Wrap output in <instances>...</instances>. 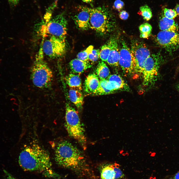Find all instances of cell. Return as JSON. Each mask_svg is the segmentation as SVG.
<instances>
[{
    "mask_svg": "<svg viewBox=\"0 0 179 179\" xmlns=\"http://www.w3.org/2000/svg\"><path fill=\"white\" fill-rule=\"evenodd\" d=\"M20 166L25 171L46 172L52 165L47 152L38 144L27 145L21 152L19 157Z\"/></svg>",
    "mask_w": 179,
    "mask_h": 179,
    "instance_id": "obj_1",
    "label": "cell"
},
{
    "mask_svg": "<svg viewBox=\"0 0 179 179\" xmlns=\"http://www.w3.org/2000/svg\"><path fill=\"white\" fill-rule=\"evenodd\" d=\"M54 159L59 166L77 171L82 169L85 162L82 152L66 140L62 141L57 144L55 151Z\"/></svg>",
    "mask_w": 179,
    "mask_h": 179,
    "instance_id": "obj_2",
    "label": "cell"
},
{
    "mask_svg": "<svg viewBox=\"0 0 179 179\" xmlns=\"http://www.w3.org/2000/svg\"><path fill=\"white\" fill-rule=\"evenodd\" d=\"M44 54L41 45L31 70V78L33 84L41 89L49 87L53 78L52 72L44 60Z\"/></svg>",
    "mask_w": 179,
    "mask_h": 179,
    "instance_id": "obj_3",
    "label": "cell"
},
{
    "mask_svg": "<svg viewBox=\"0 0 179 179\" xmlns=\"http://www.w3.org/2000/svg\"><path fill=\"white\" fill-rule=\"evenodd\" d=\"M90 28L100 35L109 32L114 25L113 18L108 8L104 6L90 8Z\"/></svg>",
    "mask_w": 179,
    "mask_h": 179,
    "instance_id": "obj_4",
    "label": "cell"
},
{
    "mask_svg": "<svg viewBox=\"0 0 179 179\" xmlns=\"http://www.w3.org/2000/svg\"><path fill=\"white\" fill-rule=\"evenodd\" d=\"M65 109V126L68 134L85 146L86 142L85 130L77 112L68 103L66 104Z\"/></svg>",
    "mask_w": 179,
    "mask_h": 179,
    "instance_id": "obj_5",
    "label": "cell"
},
{
    "mask_svg": "<svg viewBox=\"0 0 179 179\" xmlns=\"http://www.w3.org/2000/svg\"><path fill=\"white\" fill-rule=\"evenodd\" d=\"M67 22L63 13L48 18L40 27L39 32L43 37L55 36L65 40Z\"/></svg>",
    "mask_w": 179,
    "mask_h": 179,
    "instance_id": "obj_6",
    "label": "cell"
},
{
    "mask_svg": "<svg viewBox=\"0 0 179 179\" xmlns=\"http://www.w3.org/2000/svg\"><path fill=\"white\" fill-rule=\"evenodd\" d=\"M162 57L159 53L151 54L146 60L142 74L143 84L148 86L154 84L157 79L158 71L162 60Z\"/></svg>",
    "mask_w": 179,
    "mask_h": 179,
    "instance_id": "obj_7",
    "label": "cell"
},
{
    "mask_svg": "<svg viewBox=\"0 0 179 179\" xmlns=\"http://www.w3.org/2000/svg\"><path fill=\"white\" fill-rule=\"evenodd\" d=\"M130 48L133 58L134 73L142 74L145 61L151 54L150 50L143 42L137 40L132 41Z\"/></svg>",
    "mask_w": 179,
    "mask_h": 179,
    "instance_id": "obj_8",
    "label": "cell"
},
{
    "mask_svg": "<svg viewBox=\"0 0 179 179\" xmlns=\"http://www.w3.org/2000/svg\"><path fill=\"white\" fill-rule=\"evenodd\" d=\"M47 37L41 44L44 54L53 58L63 56L66 51L65 40L53 36Z\"/></svg>",
    "mask_w": 179,
    "mask_h": 179,
    "instance_id": "obj_9",
    "label": "cell"
},
{
    "mask_svg": "<svg viewBox=\"0 0 179 179\" xmlns=\"http://www.w3.org/2000/svg\"><path fill=\"white\" fill-rule=\"evenodd\" d=\"M158 44L170 52L179 47V34L177 32L161 31L156 38Z\"/></svg>",
    "mask_w": 179,
    "mask_h": 179,
    "instance_id": "obj_10",
    "label": "cell"
},
{
    "mask_svg": "<svg viewBox=\"0 0 179 179\" xmlns=\"http://www.w3.org/2000/svg\"><path fill=\"white\" fill-rule=\"evenodd\" d=\"M119 44V65L126 74L134 73V64L131 48L123 39L120 40Z\"/></svg>",
    "mask_w": 179,
    "mask_h": 179,
    "instance_id": "obj_11",
    "label": "cell"
},
{
    "mask_svg": "<svg viewBox=\"0 0 179 179\" xmlns=\"http://www.w3.org/2000/svg\"><path fill=\"white\" fill-rule=\"evenodd\" d=\"M79 11L73 17L74 22L79 29L85 30L90 28V8L80 6Z\"/></svg>",
    "mask_w": 179,
    "mask_h": 179,
    "instance_id": "obj_12",
    "label": "cell"
},
{
    "mask_svg": "<svg viewBox=\"0 0 179 179\" xmlns=\"http://www.w3.org/2000/svg\"><path fill=\"white\" fill-rule=\"evenodd\" d=\"M108 43L110 50L106 61L109 65L115 67L119 65L120 56L118 40L114 37L110 38Z\"/></svg>",
    "mask_w": 179,
    "mask_h": 179,
    "instance_id": "obj_13",
    "label": "cell"
},
{
    "mask_svg": "<svg viewBox=\"0 0 179 179\" xmlns=\"http://www.w3.org/2000/svg\"><path fill=\"white\" fill-rule=\"evenodd\" d=\"M69 66L73 73L80 74L91 67L92 65L89 61H83L77 58L71 60Z\"/></svg>",
    "mask_w": 179,
    "mask_h": 179,
    "instance_id": "obj_14",
    "label": "cell"
},
{
    "mask_svg": "<svg viewBox=\"0 0 179 179\" xmlns=\"http://www.w3.org/2000/svg\"><path fill=\"white\" fill-rule=\"evenodd\" d=\"M95 74L89 75L86 78L84 84V89L87 93L91 94L98 87L100 81Z\"/></svg>",
    "mask_w": 179,
    "mask_h": 179,
    "instance_id": "obj_15",
    "label": "cell"
},
{
    "mask_svg": "<svg viewBox=\"0 0 179 179\" xmlns=\"http://www.w3.org/2000/svg\"><path fill=\"white\" fill-rule=\"evenodd\" d=\"M159 26L161 31L177 32L178 29L174 19L168 18L164 15L160 19Z\"/></svg>",
    "mask_w": 179,
    "mask_h": 179,
    "instance_id": "obj_16",
    "label": "cell"
},
{
    "mask_svg": "<svg viewBox=\"0 0 179 179\" xmlns=\"http://www.w3.org/2000/svg\"><path fill=\"white\" fill-rule=\"evenodd\" d=\"M70 100L79 109H81L84 103L83 96L81 90L70 88L69 92Z\"/></svg>",
    "mask_w": 179,
    "mask_h": 179,
    "instance_id": "obj_17",
    "label": "cell"
},
{
    "mask_svg": "<svg viewBox=\"0 0 179 179\" xmlns=\"http://www.w3.org/2000/svg\"><path fill=\"white\" fill-rule=\"evenodd\" d=\"M66 83L70 88L81 90V81L78 75L69 74L66 77Z\"/></svg>",
    "mask_w": 179,
    "mask_h": 179,
    "instance_id": "obj_18",
    "label": "cell"
},
{
    "mask_svg": "<svg viewBox=\"0 0 179 179\" xmlns=\"http://www.w3.org/2000/svg\"><path fill=\"white\" fill-rule=\"evenodd\" d=\"M97 75L100 80L105 79L110 75L109 69L107 65L102 61H99L97 65L96 69Z\"/></svg>",
    "mask_w": 179,
    "mask_h": 179,
    "instance_id": "obj_19",
    "label": "cell"
},
{
    "mask_svg": "<svg viewBox=\"0 0 179 179\" xmlns=\"http://www.w3.org/2000/svg\"><path fill=\"white\" fill-rule=\"evenodd\" d=\"M115 174L112 164L104 166L101 173L102 179H115Z\"/></svg>",
    "mask_w": 179,
    "mask_h": 179,
    "instance_id": "obj_20",
    "label": "cell"
},
{
    "mask_svg": "<svg viewBox=\"0 0 179 179\" xmlns=\"http://www.w3.org/2000/svg\"><path fill=\"white\" fill-rule=\"evenodd\" d=\"M104 86L105 88L114 93L118 91H126V90L117 82L114 81H110L103 79Z\"/></svg>",
    "mask_w": 179,
    "mask_h": 179,
    "instance_id": "obj_21",
    "label": "cell"
},
{
    "mask_svg": "<svg viewBox=\"0 0 179 179\" xmlns=\"http://www.w3.org/2000/svg\"><path fill=\"white\" fill-rule=\"evenodd\" d=\"M152 29V26L147 23L140 25L139 27L140 37L143 38H148L151 33Z\"/></svg>",
    "mask_w": 179,
    "mask_h": 179,
    "instance_id": "obj_22",
    "label": "cell"
},
{
    "mask_svg": "<svg viewBox=\"0 0 179 179\" xmlns=\"http://www.w3.org/2000/svg\"><path fill=\"white\" fill-rule=\"evenodd\" d=\"M107 79L110 81L116 82L123 86L126 90L127 91H130V89L129 86L119 75L115 74L110 75Z\"/></svg>",
    "mask_w": 179,
    "mask_h": 179,
    "instance_id": "obj_23",
    "label": "cell"
},
{
    "mask_svg": "<svg viewBox=\"0 0 179 179\" xmlns=\"http://www.w3.org/2000/svg\"><path fill=\"white\" fill-rule=\"evenodd\" d=\"M112 93L113 92L112 91L106 89L105 88L103 79L100 80V83L98 87L91 94L94 95H101L107 94Z\"/></svg>",
    "mask_w": 179,
    "mask_h": 179,
    "instance_id": "obj_24",
    "label": "cell"
},
{
    "mask_svg": "<svg viewBox=\"0 0 179 179\" xmlns=\"http://www.w3.org/2000/svg\"><path fill=\"white\" fill-rule=\"evenodd\" d=\"M110 50V47L108 42L102 46L100 50L99 55V58L102 61L106 62Z\"/></svg>",
    "mask_w": 179,
    "mask_h": 179,
    "instance_id": "obj_25",
    "label": "cell"
},
{
    "mask_svg": "<svg viewBox=\"0 0 179 179\" xmlns=\"http://www.w3.org/2000/svg\"><path fill=\"white\" fill-rule=\"evenodd\" d=\"M139 9L141 15L144 20L148 21L152 17L151 10L147 5L141 6Z\"/></svg>",
    "mask_w": 179,
    "mask_h": 179,
    "instance_id": "obj_26",
    "label": "cell"
},
{
    "mask_svg": "<svg viewBox=\"0 0 179 179\" xmlns=\"http://www.w3.org/2000/svg\"><path fill=\"white\" fill-rule=\"evenodd\" d=\"M93 48V46H89L85 50L78 53L77 56V58L83 61H89L88 58L89 54L91 52Z\"/></svg>",
    "mask_w": 179,
    "mask_h": 179,
    "instance_id": "obj_27",
    "label": "cell"
},
{
    "mask_svg": "<svg viewBox=\"0 0 179 179\" xmlns=\"http://www.w3.org/2000/svg\"><path fill=\"white\" fill-rule=\"evenodd\" d=\"M163 10L164 16L169 19H174L178 15L176 11L174 9L165 8Z\"/></svg>",
    "mask_w": 179,
    "mask_h": 179,
    "instance_id": "obj_28",
    "label": "cell"
},
{
    "mask_svg": "<svg viewBox=\"0 0 179 179\" xmlns=\"http://www.w3.org/2000/svg\"><path fill=\"white\" fill-rule=\"evenodd\" d=\"M100 50L93 49L88 56V60L92 62L96 61L99 58Z\"/></svg>",
    "mask_w": 179,
    "mask_h": 179,
    "instance_id": "obj_29",
    "label": "cell"
},
{
    "mask_svg": "<svg viewBox=\"0 0 179 179\" xmlns=\"http://www.w3.org/2000/svg\"><path fill=\"white\" fill-rule=\"evenodd\" d=\"M115 172V179H120L124 177V175L119 167V165L116 163L112 164Z\"/></svg>",
    "mask_w": 179,
    "mask_h": 179,
    "instance_id": "obj_30",
    "label": "cell"
},
{
    "mask_svg": "<svg viewBox=\"0 0 179 179\" xmlns=\"http://www.w3.org/2000/svg\"><path fill=\"white\" fill-rule=\"evenodd\" d=\"M124 6V2L121 0H116L114 2V7L119 11L121 10L123 8Z\"/></svg>",
    "mask_w": 179,
    "mask_h": 179,
    "instance_id": "obj_31",
    "label": "cell"
},
{
    "mask_svg": "<svg viewBox=\"0 0 179 179\" xmlns=\"http://www.w3.org/2000/svg\"><path fill=\"white\" fill-rule=\"evenodd\" d=\"M120 18L122 20H126L129 16L128 13L125 10H123L121 11L119 13Z\"/></svg>",
    "mask_w": 179,
    "mask_h": 179,
    "instance_id": "obj_32",
    "label": "cell"
},
{
    "mask_svg": "<svg viewBox=\"0 0 179 179\" xmlns=\"http://www.w3.org/2000/svg\"><path fill=\"white\" fill-rule=\"evenodd\" d=\"M10 6L13 7L15 6L19 3L20 0H7Z\"/></svg>",
    "mask_w": 179,
    "mask_h": 179,
    "instance_id": "obj_33",
    "label": "cell"
},
{
    "mask_svg": "<svg viewBox=\"0 0 179 179\" xmlns=\"http://www.w3.org/2000/svg\"><path fill=\"white\" fill-rule=\"evenodd\" d=\"M3 171L5 174L4 179H16L5 170H3Z\"/></svg>",
    "mask_w": 179,
    "mask_h": 179,
    "instance_id": "obj_34",
    "label": "cell"
},
{
    "mask_svg": "<svg viewBox=\"0 0 179 179\" xmlns=\"http://www.w3.org/2000/svg\"><path fill=\"white\" fill-rule=\"evenodd\" d=\"M170 179H179V172L176 174Z\"/></svg>",
    "mask_w": 179,
    "mask_h": 179,
    "instance_id": "obj_35",
    "label": "cell"
},
{
    "mask_svg": "<svg viewBox=\"0 0 179 179\" xmlns=\"http://www.w3.org/2000/svg\"><path fill=\"white\" fill-rule=\"evenodd\" d=\"M175 10L179 16V5L177 4L175 7Z\"/></svg>",
    "mask_w": 179,
    "mask_h": 179,
    "instance_id": "obj_36",
    "label": "cell"
},
{
    "mask_svg": "<svg viewBox=\"0 0 179 179\" xmlns=\"http://www.w3.org/2000/svg\"><path fill=\"white\" fill-rule=\"evenodd\" d=\"M93 0H82L84 2L86 3H90L92 2Z\"/></svg>",
    "mask_w": 179,
    "mask_h": 179,
    "instance_id": "obj_37",
    "label": "cell"
},
{
    "mask_svg": "<svg viewBox=\"0 0 179 179\" xmlns=\"http://www.w3.org/2000/svg\"><path fill=\"white\" fill-rule=\"evenodd\" d=\"M176 88L178 91L179 92V83L177 85Z\"/></svg>",
    "mask_w": 179,
    "mask_h": 179,
    "instance_id": "obj_38",
    "label": "cell"
}]
</instances>
